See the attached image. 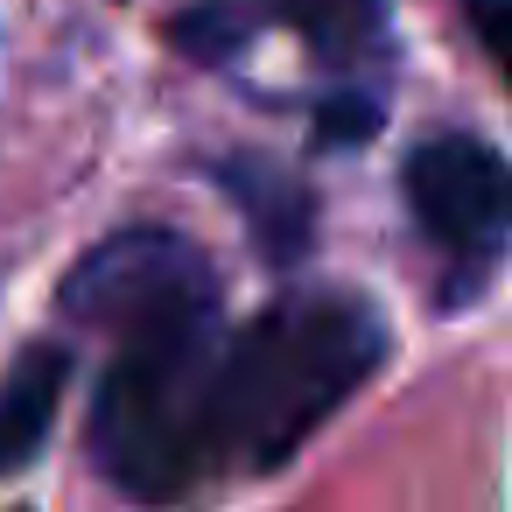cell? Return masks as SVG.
Wrapping results in <instances>:
<instances>
[{"label":"cell","instance_id":"cell-1","mask_svg":"<svg viewBox=\"0 0 512 512\" xmlns=\"http://www.w3.org/2000/svg\"><path fill=\"white\" fill-rule=\"evenodd\" d=\"M386 358V323L358 295H288L218 351L211 442L218 463L267 470L295 456Z\"/></svg>","mask_w":512,"mask_h":512},{"label":"cell","instance_id":"cell-2","mask_svg":"<svg viewBox=\"0 0 512 512\" xmlns=\"http://www.w3.org/2000/svg\"><path fill=\"white\" fill-rule=\"evenodd\" d=\"M218 309L169 316L113 337V365L92 400V463L134 498H183L211 463V386H218Z\"/></svg>","mask_w":512,"mask_h":512},{"label":"cell","instance_id":"cell-3","mask_svg":"<svg viewBox=\"0 0 512 512\" xmlns=\"http://www.w3.org/2000/svg\"><path fill=\"white\" fill-rule=\"evenodd\" d=\"M57 302H64L71 323L127 337V330H148V323H169V316L218 309V281H211V267L190 239L141 225V232H113L106 246H92L71 267Z\"/></svg>","mask_w":512,"mask_h":512},{"label":"cell","instance_id":"cell-4","mask_svg":"<svg viewBox=\"0 0 512 512\" xmlns=\"http://www.w3.org/2000/svg\"><path fill=\"white\" fill-rule=\"evenodd\" d=\"M407 204L421 232L456 260H491L505 246V162L470 134H442L414 148Z\"/></svg>","mask_w":512,"mask_h":512},{"label":"cell","instance_id":"cell-5","mask_svg":"<svg viewBox=\"0 0 512 512\" xmlns=\"http://www.w3.org/2000/svg\"><path fill=\"white\" fill-rule=\"evenodd\" d=\"M64 379H71V358L57 344H36L8 386H0V470H15L43 449L50 421H57V400H64Z\"/></svg>","mask_w":512,"mask_h":512},{"label":"cell","instance_id":"cell-6","mask_svg":"<svg viewBox=\"0 0 512 512\" xmlns=\"http://www.w3.org/2000/svg\"><path fill=\"white\" fill-rule=\"evenodd\" d=\"M281 15L302 29V43L323 57V71H365L386 50V15L379 0H281Z\"/></svg>","mask_w":512,"mask_h":512}]
</instances>
